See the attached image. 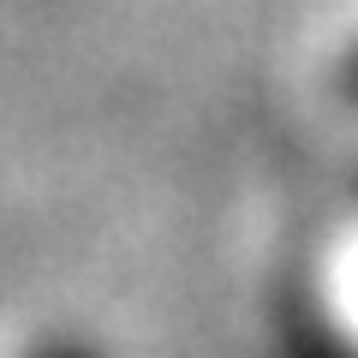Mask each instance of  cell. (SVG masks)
<instances>
[{"instance_id": "cell-2", "label": "cell", "mask_w": 358, "mask_h": 358, "mask_svg": "<svg viewBox=\"0 0 358 358\" xmlns=\"http://www.w3.org/2000/svg\"><path fill=\"white\" fill-rule=\"evenodd\" d=\"M317 358H341V352H334V346H317Z\"/></svg>"}, {"instance_id": "cell-1", "label": "cell", "mask_w": 358, "mask_h": 358, "mask_svg": "<svg viewBox=\"0 0 358 358\" xmlns=\"http://www.w3.org/2000/svg\"><path fill=\"white\" fill-rule=\"evenodd\" d=\"M42 358H90L84 346H54V352H42Z\"/></svg>"}, {"instance_id": "cell-3", "label": "cell", "mask_w": 358, "mask_h": 358, "mask_svg": "<svg viewBox=\"0 0 358 358\" xmlns=\"http://www.w3.org/2000/svg\"><path fill=\"white\" fill-rule=\"evenodd\" d=\"M352 90H358V66H352Z\"/></svg>"}]
</instances>
